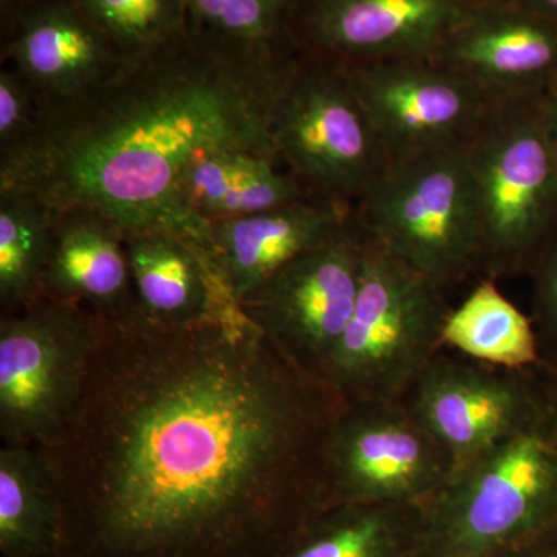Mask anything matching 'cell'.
Returning <instances> with one entry per match:
<instances>
[{"mask_svg":"<svg viewBox=\"0 0 557 557\" xmlns=\"http://www.w3.org/2000/svg\"><path fill=\"white\" fill-rule=\"evenodd\" d=\"M5 57L49 112L86 100L127 62L75 0H39L25 11L10 30Z\"/></svg>","mask_w":557,"mask_h":557,"instance_id":"cell-14","label":"cell"},{"mask_svg":"<svg viewBox=\"0 0 557 557\" xmlns=\"http://www.w3.org/2000/svg\"><path fill=\"white\" fill-rule=\"evenodd\" d=\"M399 401L456 469L525 428L547 405L536 368H496L446 347Z\"/></svg>","mask_w":557,"mask_h":557,"instance_id":"cell-10","label":"cell"},{"mask_svg":"<svg viewBox=\"0 0 557 557\" xmlns=\"http://www.w3.org/2000/svg\"><path fill=\"white\" fill-rule=\"evenodd\" d=\"M536 370L542 387H544L545 399H547L549 409H552V412L557 418V369L539 364Z\"/></svg>","mask_w":557,"mask_h":557,"instance_id":"cell-30","label":"cell"},{"mask_svg":"<svg viewBox=\"0 0 557 557\" xmlns=\"http://www.w3.org/2000/svg\"><path fill=\"white\" fill-rule=\"evenodd\" d=\"M442 343L496 368L528 370L541 364L533 319L505 298L497 282L490 278H479L467 298L450 309Z\"/></svg>","mask_w":557,"mask_h":557,"instance_id":"cell-22","label":"cell"},{"mask_svg":"<svg viewBox=\"0 0 557 557\" xmlns=\"http://www.w3.org/2000/svg\"><path fill=\"white\" fill-rule=\"evenodd\" d=\"M46 104L11 65L0 70V180L20 170L38 145Z\"/></svg>","mask_w":557,"mask_h":557,"instance_id":"cell-26","label":"cell"},{"mask_svg":"<svg viewBox=\"0 0 557 557\" xmlns=\"http://www.w3.org/2000/svg\"><path fill=\"white\" fill-rule=\"evenodd\" d=\"M542 95L494 100L467 146L478 208V278L530 276L557 230V149Z\"/></svg>","mask_w":557,"mask_h":557,"instance_id":"cell-4","label":"cell"},{"mask_svg":"<svg viewBox=\"0 0 557 557\" xmlns=\"http://www.w3.org/2000/svg\"><path fill=\"white\" fill-rule=\"evenodd\" d=\"M434 60L493 100L544 94L557 78V22L511 0H480Z\"/></svg>","mask_w":557,"mask_h":557,"instance_id":"cell-15","label":"cell"},{"mask_svg":"<svg viewBox=\"0 0 557 557\" xmlns=\"http://www.w3.org/2000/svg\"><path fill=\"white\" fill-rule=\"evenodd\" d=\"M271 135L307 197L350 211L391 164L346 65L317 54L296 51L289 61Z\"/></svg>","mask_w":557,"mask_h":557,"instance_id":"cell-5","label":"cell"},{"mask_svg":"<svg viewBox=\"0 0 557 557\" xmlns=\"http://www.w3.org/2000/svg\"><path fill=\"white\" fill-rule=\"evenodd\" d=\"M343 405L239 302L178 324L98 314L75 413L38 449L58 557H277L330 508Z\"/></svg>","mask_w":557,"mask_h":557,"instance_id":"cell-1","label":"cell"},{"mask_svg":"<svg viewBox=\"0 0 557 557\" xmlns=\"http://www.w3.org/2000/svg\"><path fill=\"white\" fill-rule=\"evenodd\" d=\"M448 296L368 237L357 306L324 372L333 394L344 405L405 397L443 348Z\"/></svg>","mask_w":557,"mask_h":557,"instance_id":"cell-6","label":"cell"},{"mask_svg":"<svg viewBox=\"0 0 557 557\" xmlns=\"http://www.w3.org/2000/svg\"><path fill=\"white\" fill-rule=\"evenodd\" d=\"M143 313L170 324L199 321L237 302L207 249L168 231L127 234Z\"/></svg>","mask_w":557,"mask_h":557,"instance_id":"cell-18","label":"cell"},{"mask_svg":"<svg viewBox=\"0 0 557 557\" xmlns=\"http://www.w3.org/2000/svg\"><path fill=\"white\" fill-rule=\"evenodd\" d=\"M350 209L304 199L212 226V260L231 295L245 304L304 252L327 240Z\"/></svg>","mask_w":557,"mask_h":557,"instance_id":"cell-16","label":"cell"},{"mask_svg":"<svg viewBox=\"0 0 557 557\" xmlns=\"http://www.w3.org/2000/svg\"><path fill=\"white\" fill-rule=\"evenodd\" d=\"M498 557H557V519Z\"/></svg>","mask_w":557,"mask_h":557,"instance_id":"cell-28","label":"cell"},{"mask_svg":"<svg viewBox=\"0 0 557 557\" xmlns=\"http://www.w3.org/2000/svg\"><path fill=\"white\" fill-rule=\"evenodd\" d=\"M346 67L391 163L467 148L494 102L434 58Z\"/></svg>","mask_w":557,"mask_h":557,"instance_id":"cell-12","label":"cell"},{"mask_svg":"<svg viewBox=\"0 0 557 557\" xmlns=\"http://www.w3.org/2000/svg\"><path fill=\"white\" fill-rule=\"evenodd\" d=\"M456 465L401 401L343 405L327 449L330 507L421 505Z\"/></svg>","mask_w":557,"mask_h":557,"instance_id":"cell-9","label":"cell"},{"mask_svg":"<svg viewBox=\"0 0 557 557\" xmlns=\"http://www.w3.org/2000/svg\"><path fill=\"white\" fill-rule=\"evenodd\" d=\"M61 508L46 458L30 446L0 449V553L2 557H58Z\"/></svg>","mask_w":557,"mask_h":557,"instance_id":"cell-20","label":"cell"},{"mask_svg":"<svg viewBox=\"0 0 557 557\" xmlns=\"http://www.w3.org/2000/svg\"><path fill=\"white\" fill-rule=\"evenodd\" d=\"M293 53L252 50L189 27L86 100L47 112L38 145L0 188L36 190L57 209H95L126 234L168 231L207 249L212 228L180 201L205 153L276 156L271 116Z\"/></svg>","mask_w":557,"mask_h":557,"instance_id":"cell-2","label":"cell"},{"mask_svg":"<svg viewBox=\"0 0 557 557\" xmlns=\"http://www.w3.org/2000/svg\"><path fill=\"white\" fill-rule=\"evenodd\" d=\"M421 518L418 505H335L277 557H410Z\"/></svg>","mask_w":557,"mask_h":557,"instance_id":"cell-21","label":"cell"},{"mask_svg":"<svg viewBox=\"0 0 557 557\" xmlns=\"http://www.w3.org/2000/svg\"><path fill=\"white\" fill-rule=\"evenodd\" d=\"M58 212L36 190L0 188V304L20 309L40 295Z\"/></svg>","mask_w":557,"mask_h":557,"instance_id":"cell-23","label":"cell"},{"mask_svg":"<svg viewBox=\"0 0 557 557\" xmlns=\"http://www.w3.org/2000/svg\"><path fill=\"white\" fill-rule=\"evenodd\" d=\"M351 214L370 240L446 292L478 273L467 148L394 161Z\"/></svg>","mask_w":557,"mask_h":557,"instance_id":"cell-7","label":"cell"},{"mask_svg":"<svg viewBox=\"0 0 557 557\" xmlns=\"http://www.w3.org/2000/svg\"><path fill=\"white\" fill-rule=\"evenodd\" d=\"M410 557H498L557 519V418L544 410L421 505Z\"/></svg>","mask_w":557,"mask_h":557,"instance_id":"cell-3","label":"cell"},{"mask_svg":"<svg viewBox=\"0 0 557 557\" xmlns=\"http://www.w3.org/2000/svg\"><path fill=\"white\" fill-rule=\"evenodd\" d=\"M127 61L166 46L188 30L185 0H75Z\"/></svg>","mask_w":557,"mask_h":557,"instance_id":"cell-25","label":"cell"},{"mask_svg":"<svg viewBox=\"0 0 557 557\" xmlns=\"http://www.w3.org/2000/svg\"><path fill=\"white\" fill-rule=\"evenodd\" d=\"M40 295L101 317L134 309L127 234L95 209H60Z\"/></svg>","mask_w":557,"mask_h":557,"instance_id":"cell-17","label":"cell"},{"mask_svg":"<svg viewBox=\"0 0 557 557\" xmlns=\"http://www.w3.org/2000/svg\"><path fill=\"white\" fill-rule=\"evenodd\" d=\"M530 277L533 278V314L541 364L557 369V230L542 249Z\"/></svg>","mask_w":557,"mask_h":557,"instance_id":"cell-27","label":"cell"},{"mask_svg":"<svg viewBox=\"0 0 557 557\" xmlns=\"http://www.w3.org/2000/svg\"><path fill=\"white\" fill-rule=\"evenodd\" d=\"M542 104H544L549 135H552L557 149V78L549 84L548 89L542 95Z\"/></svg>","mask_w":557,"mask_h":557,"instance_id":"cell-29","label":"cell"},{"mask_svg":"<svg viewBox=\"0 0 557 557\" xmlns=\"http://www.w3.org/2000/svg\"><path fill=\"white\" fill-rule=\"evenodd\" d=\"M300 0H185L189 27L252 50L292 53Z\"/></svg>","mask_w":557,"mask_h":557,"instance_id":"cell-24","label":"cell"},{"mask_svg":"<svg viewBox=\"0 0 557 557\" xmlns=\"http://www.w3.org/2000/svg\"><path fill=\"white\" fill-rule=\"evenodd\" d=\"M98 314L39 295L0 321V435L5 445L44 449L78 406Z\"/></svg>","mask_w":557,"mask_h":557,"instance_id":"cell-8","label":"cell"},{"mask_svg":"<svg viewBox=\"0 0 557 557\" xmlns=\"http://www.w3.org/2000/svg\"><path fill=\"white\" fill-rule=\"evenodd\" d=\"M306 196L276 156L248 149H220L200 157L183 178L180 201L190 218L212 226Z\"/></svg>","mask_w":557,"mask_h":557,"instance_id":"cell-19","label":"cell"},{"mask_svg":"<svg viewBox=\"0 0 557 557\" xmlns=\"http://www.w3.org/2000/svg\"><path fill=\"white\" fill-rule=\"evenodd\" d=\"M480 0H307L293 21L296 51L344 65L434 58Z\"/></svg>","mask_w":557,"mask_h":557,"instance_id":"cell-13","label":"cell"},{"mask_svg":"<svg viewBox=\"0 0 557 557\" xmlns=\"http://www.w3.org/2000/svg\"><path fill=\"white\" fill-rule=\"evenodd\" d=\"M366 249L368 237L351 214L242 304L277 346L322 381L357 306Z\"/></svg>","mask_w":557,"mask_h":557,"instance_id":"cell-11","label":"cell"},{"mask_svg":"<svg viewBox=\"0 0 557 557\" xmlns=\"http://www.w3.org/2000/svg\"><path fill=\"white\" fill-rule=\"evenodd\" d=\"M520 9L557 22V0H511Z\"/></svg>","mask_w":557,"mask_h":557,"instance_id":"cell-31","label":"cell"}]
</instances>
